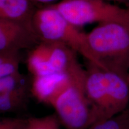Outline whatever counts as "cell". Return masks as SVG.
Listing matches in <instances>:
<instances>
[{
    "instance_id": "obj_11",
    "label": "cell",
    "mask_w": 129,
    "mask_h": 129,
    "mask_svg": "<svg viewBox=\"0 0 129 129\" xmlns=\"http://www.w3.org/2000/svg\"><path fill=\"white\" fill-rule=\"evenodd\" d=\"M88 129H129V108L110 118L96 122Z\"/></svg>"
},
{
    "instance_id": "obj_3",
    "label": "cell",
    "mask_w": 129,
    "mask_h": 129,
    "mask_svg": "<svg viewBox=\"0 0 129 129\" xmlns=\"http://www.w3.org/2000/svg\"><path fill=\"white\" fill-rule=\"evenodd\" d=\"M32 26L40 41L62 43L96 65L88 47L87 34L79 31L51 6L37 9L32 18Z\"/></svg>"
},
{
    "instance_id": "obj_10",
    "label": "cell",
    "mask_w": 129,
    "mask_h": 129,
    "mask_svg": "<svg viewBox=\"0 0 129 129\" xmlns=\"http://www.w3.org/2000/svg\"><path fill=\"white\" fill-rule=\"evenodd\" d=\"M20 63V51L0 52V78L19 72Z\"/></svg>"
},
{
    "instance_id": "obj_5",
    "label": "cell",
    "mask_w": 129,
    "mask_h": 129,
    "mask_svg": "<svg viewBox=\"0 0 129 129\" xmlns=\"http://www.w3.org/2000/svg\"><path fill=\"white\" fill-rule=\"evenodd\" d=\"M50 6L76 27L127 18V14L103 0H61Z\"/></svg>"
},
{
    "instance_id": "obj_15",
    "label": "cell",
    "mask_w": 129,
    "mask_h": 129,
    "mask_svg": "<svg viewBox=\"0 0 129 129\" xmlns=\"http://www.w3.org/2000/svg\"><path fill=\"white\" fill-rule=\"evenodd\" d=\"M127 81H128V83L129 84V71H128V75H127Z\"/></svg>"
},
{
    "instance_id": "obj_1",
    "label": "cell",
    "mask_w": 129,
    "mask_h": 129,
    "mask_svg": "<svg viewBox=\"0 0 129 129\" xmlns=\"http://www.w3.org/2000/svg\"><path fill=\"white\" fill-rule=\"evenodd\" d=\"M88 63L89 67L85 71V91L99 122L128 108L129 84L120 73Z\"/></svg>"
},
{
    "instance_id": "obj_14",
    "label": "cell",
    "mask_w": 129,
    "mask_h": 129,
    "mask_svg": "<svg viewBox=\"0 0 129 129\" xmlns=\"http://www.w3.org/2000/svg\"><path fill=\"white\" fill-rule=\"evenodd\" d=\"M35 5H46L52 4L58 0H31Z\"/></svg>"
},
{
    "instance_id": "obj_9",
    "label": "cell",
    "mask_w": 129,
    "mask_h": 129,
    "mask_svg": "<svg viewBox=\"0 0 129 129\" xmlns=\"http://www.w3.org/2000/svg\"><path fill=\"white\" fill-rule=\"evenodd\" d=\"M37 9L31 0H0V19L32 25Z\"/></svg>"
},
{
    "instance_id": "obj_7",
    "label": "cell",
    "mask_w": 129,
    "mask_h": 129,
    "mask_svg": "<svg viewBox=\"0 0 129 129\" xmlns=\"http://www.w3.org/2000/svg\"><path fill=\"white\" fill-rule=\"evenodd\" d=\"M40 42L32 25L0 19V52L32 49Z\"/></svg>"
},
{
    "instance_id": "obj_16",
    "label": "cell",
    "mask_w": 129,
    "mask_h": 129,
    "mask_svg": "<svg viewBox=\"0 0 129 129\" xmlns=\"http://www.w3.org/2000/svg\"><path fill=\"white\" fill-rule=\"evenodd\" d=\"M114 1H120V0H114Z\"/></svg>"
},
{
    "instance_id": "obj_6",
    "label": "cell",
    "mask_w": 129,
    "mask_h": 129,
    "mask_svg": "<svg viewBox=\"0 0 129 129\" xmlns=\"http://www.w3.org/2000/svg\"><path fill=\"white\" fill-rule=\"evenodd\" d=\"M30 83L20 72L0 78V114L25 109L30 94Z\"/></svg>"
},
{
    "instance_id": "obj_8",
    "label": "cell",
    "mask_w": 129,
    "mask_h": 129,
    "mask_svg": "<svg viewBox=\"0 0 129 129\" xmlns=\"http://www.w3.org/2000/svg\"><path fill=\"white\" fill-rule=\"evenodd\" d=\"M73 83L75 82L68 74L63 73L34 77L30 83V94L39 102L52 106Z\"/></svg>"
},
{
    "instance_id": "obj_13",
    "label": "cell",
    "mask_w": 129,
    "mask_h": 129,
    "mask_svg": "<svg viewBox=\"0 0 129 129\" xmlns=\"http://www.w3.org/2000/svg\"><path fill=\"white\" fill-rule=\"evenodd\" d=\"M28 118L20 117H0V129H26Z\"/></svg>"
},
{
    "instance_id": "obj_12",
    "label": "cell",
    "mask_w": 129,
    "mask_h": 129,
    "mask_svg": "<svg viewBox=\"0 0 129 129\" xmlns=\"http://www.w3.org/2000/svg\"><path fill=\"white\" fill-rule=\"evenodd\" d=\"M60 125L54 113L41 117L28 118L26 129H60Z\"/></svg>"
},
{
    "instance_id": "obj_4",
    "label": "cell",
    "mask_w": 129,
    "mask_h": 129,
    "mask_svg": "<svg viewBox=\"0 0 129 129\" xmlns=\"http://www.w3.org/2000/svg\"><path fill=\"white\" fill-rule=\"evenodd\" d=\"M52 107L65 129H88L97 122L84 84L72 83L56 100Z\"/></svg>"
},
{
    "instance_id": "obj_2",
    "label": "cell",
    "mask_w": 129,
    "mask_h": 129,
    "mask_svg": "<svg viewBox=\"0 0 129 129\" xmlns=\"http://www.w3.org/2000/svg\"><path fill=\"white\" fill-rule=\"evenodd\" d=\"M128 23V18L102 23L87 34L97 66L116 72L118 60L129 56Z\"/></svg>"
}]
</instances>
